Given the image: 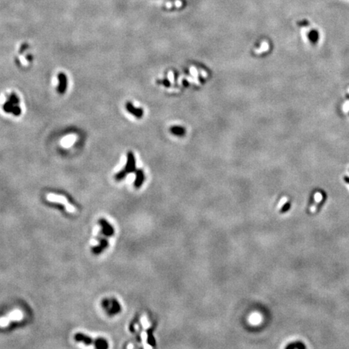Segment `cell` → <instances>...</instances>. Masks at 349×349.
Returning a JSON list of instances; mask_svg holds the SVG:
<instances>
[{"instance_id": "cell-1", "label": "cell", "mask_w": 349, "mask_h": 349, "mask_svg": "<svg viewBox=\"0 0 349 349\" xmlns=\"http://www.w3.org/2000/svg\"><path fill=\"white\" fill-rule=\"evenodd\" d=\"M47 199L49 200V201L62 204L63 205H65L66 208V210H67L68 212L73 213V212L75 211V208H74V206L72 205H70V204H69V202L67 201V200L64 197H62V196H57V195L54 194H49L47 196Z\"/></svg>"}, {"instance_id": "cell-2", "label": "cell", "mask_w": 349, "mask_h": 349, "mask_svg": "<svg viewBox=\"0 0 349 349\" xmlns=\"http://www.w3.org/2000/svg\"><path fill=\"white\" fill-rule=\"evenodd\" d=\"M21 318H22V313H21V312L19 310L14 311L13 313H10L7 318H3L2 319H0V326L5 327V326L9 324V322L11 320L16 321V320H20Z\"/></svg>"}, {"instance_id": "cell-3", "label": "cell", "mask_w": 349, "mask_h": 349, "mask_svg": "<svg viewBox=\"0 0 349 349\" xmlns=\"http://www.w3.org/2000/svg\"><path fill=\"white\" fill-rule=\"evenodd\" d=\"M58 92L59 94H64L67 88V77L64 73H60L58 75Z\"/></svg>"}, {"instance_id": "cell-4", "label": "cell", "mask_w": 349, "mask_h": 349, "mask_svg": "<svg viewBox=\"0 0 349 349\" xmlns=\"http://www.w3.org/2000/svg\"><path fill=\"white\" fill-rule=\"evenodd\" d=\"M126 171V172H132L135 170V159L133 153L129 152L128 154V160H127V164L126 166V169H124Z\"/></svg>"}, {"instance_id": "cell-5", "label": "cell", "mask_w": 349, "mask_h": 349, "mask_svg": "<svg viewBox=\"0 0 349 349\" xmlns=\"http://www.w3.org/2000/svg\"><path fill=\"white\" fill-rule=\"evenodd\" d=\"M126 109L128 110V112H130L131 114H133V116L137 117V118H140L143 115V111L142 110L140 109V108H136L131 103H127V104H126Z\"/></svg>"}, {"instance_id": "cell-6", "label": "cell", "mask_w": 349, "mask_h": 349, "mask_svg": "<svg viewBox=\"0 0 349 349\" xmlns=\"http://www.w3.org/2000/svg\"><path fill=\"white\" fill-rule=\"evenodd\" d=\"M99 223L101 224L102 228H103V232L104 233V235H105L106 236H112V235H113V232H114V231H113V229H112V227L110 226L109 224L106 222L105 220L100 219Z\"/></svg>"}, {"instance_id": "cell-7", "label": "cell", "mask_w": 349, "mask_h": 349, "mask_svg": "<svg viewBox=\"0 0 349 349\" xmlns=\"http://www.w3.org/2000/svg\"><path fill=\"white\" fill-rule=\"evenodd\" d=\"M74 339H75V340H77V341H82V342H83L84 343H86V344H92V343H96V340L94 341L92 338H90L88 336H85V335H83V334L81 333L76 334L75 336H74Z\"/></svg>"}, {"instance_id": "cell-8", "label": "cell", "mask_w": 349, "mask_h": 349, "mask_svg": "<svg viewBox=\"0 0 349 349\" xmlns=\"http://www.w3.org/2000/svg\"><path fill=\"white\" fill-rule=\"evenodd\" d=\"M107 240H106L105 238H101L99 245L97 246L96 247L93 248V252H94L95 254H99L101 251H103V250H104V249L107 247Z\"/></svg>"}, {"instance_id": "cell-9", "label": "cell", "mask_w": 349, "mask_h": 349, "mask_svg": "<svg viewBox=\"0 0 349 349\" xmlns=\"http://www.w3.org/2000/svg\"><path fill=\"white\" fill-rule=\"evenodd\" d=\"M143 179H144L143 172H142L141 171H138L137 172V178L136 180H135V186H136L137 188H139V187L141 185V184L143 183Z\"/></svg>"}, {"instance_id": "cell-10", "label": "cell", "mask_w": 349, "mask_h": 349, "mask_svg": "<svg viewBox=\"0 0 349 349\" xmlns=\"http://www.w3.org/2000/svg\"><path fill=\"white\" fill-rule=\"evenodd\" d=\"M15 104H13V103H11V101L9 100H7L6 102H5V103L3 104V110H4V112H7V113H11L12 112V110H13V108L15 107Z\"/></svg>"}, {"instance_id": "cell-11", "label": "cell", "mask_w": 349, "mask_h": 349, "mask_svg": "<svg viewBox=\"0 0 349 349\" xmlns=\"http://www.w3.org/2000/svg\"><path fill=\"white\" fill-rule=\"evenodd\" d=\"M95 344H96V347H98V348H107V341L105 340H103V339H98V340H96Z\"/></svg>"}, {"instance_id": "cell-12", "label": "cell", "mask_w": 349, "mask_h": 349, "mask_svg": "<svg viewBox=\"0 0 349 349\" xmlns=\"http://www.w3.org/2000/svg\"><path fill=\"white\" fill-rule=\"evenodd\" d=\"M286 348L302 349V348H306V346H305V344H303L302 342H296V343H292V344L288 345V346L286 347Z\"/></svg>"}, {"instance_id": "cell-13", "label": "cell", "mask_w": 349, "mask_h": 349, "mask_svg": "<svg viewBox=\"0 0 349 349\" xmlns=\"http://www.w3.org/2000/svg\"><path fill=\"white\" fill-rule=\"evenodd\" d=\"M120 310H121V308H120V306H119L118 302L115 300H112V308L111 309L110 313L113 314V313H118L119 311H120Z\"/></svg>"}, {"instance_id": "cell-14", "label": "cell", "mask_w": 349, "mask_h": 349, "mask_svg": "<svg viewBox=\"0 0 349 349\" xmlns=\"http://www.w3.org/2000/svg\"><path fill=\"white\" fill-rule=\"evenodd\" d=\"M148 343H150V344L152 345V346H155V339L153 337L151 331H148Z\"/></svg>"}, {"instance_id": "cell-15", "label": "cell", "mask_w": 349, "mask_h": 349, "mask_svg": "<svg viewBox=\"0 0 349 349\" xmlns=\"http://www.w3.org/2000/svg\"><path fill=\"white\" fill-rule=\"evenodd\" d=\"M11 113L15 115V116H19V115H20V113H21V108H20L18 105L15 106V107H14L13 110H12V112H11Z\"/></svg>"}, {"instance_id": "cell-16", "label": "cell", "mask_w": 349, "mask_h": 349, "mask_svg": "<svg viewBox=\"0 0 349 349\" xmlns=\"http://www.w3.org/2000/svg\"><path fill=\"white\" fill-rule=\"evenodd\" d=\"M183 129H182V128L175 127V128H173L172 129V132L174 133V134L180 135V134H182V133H183V132H184V130Z\"/></svg>"}, {"instance_id": "cell-17", "label": "cell", "mask_w": 349, "mask_h": 349, "mask_svg": "<svg viewBox=\"0 0 349 349\" xmlns=\"http://www.w3.org/2000/svg\"><path fill=\"white\" fill-rule=\"evenodd\" d=\"M290 207H291V204L289 203V202H288V203H286L285 205H283L280 212H281V213H285V212H287V211L289 210V208H290Z\"/></svg>"}, {"instance_id": "cell-18", "label": "cell", "mask_w": 349, "mask_h": 349, "mask_svg": "<svg viewBox=\"0 0 349 349\" xmlns=\"http://www.w3.org/2000/svg\"><path fill=\"white\" fill-rule=\"evenodd\" d=\"M344 180L346 183H347V184H349V177L347 176H345L344 177Z\"/></svg>"}]
</instances>
